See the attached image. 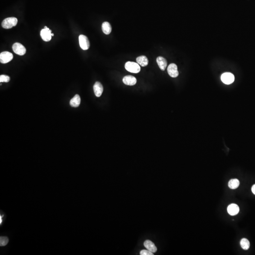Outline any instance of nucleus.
Masks as SVG:
<instances>
[{
    "instance_id": "nucleus-1",
    "label": "nucleus",
    "mask_w": 255,
    "mask_h": 255,
    "mask_svg": "<svg viewBox=\"0 0 255 255\" xmlns=\"http://www.w3.org/2000/svg\"><path fill=\"white\" fill-rule=\"evenodd\" d=\"M18 23V19L15 17H10L3 21L1 26L5 29H10L16 26Z\"/></svg>"
},
{
    "instance_id": "nucleus-2",
    "label": "nucleus",
    "mask_w": 255,
    "mask_h": 255,
    "mask_svg": "<svg viewBox=\"0 0 255 255\" xmlns=\"http://www.w3.org/2000/svg\"><path fill=\"white\" fill-rule=\"evenodd\" d=\"M125 68L127 71L134 73H138L141 71V67L139 64L134 62H127L125 63Z\"/></svg>"
},
{
    "instance_id": "nucleus-3",
    "label": "nucleus",
    "mask_w": 255,
    "mask_h": 255,
    "mask_svg": "<svg viewBox=\"0 0 255 255\" xmlns=\"http://www.w3.org/2000/svg\"><path fill=\"white\" fill-rule=\"evenodd\" d=\"M79 43L81 49L86 50L90 47V42L88 38L85 35H81L79 36Z\"/></svg>"
},
{
    "instance_id": "nucleus-4",
    "label": "nucleus",
    "mask_w": 255,
    "mask_h": 255,
    "mask_svg": "<svg viewBox=\"0 0 255 255\" xmlns=\"http://www.w3.org/2000/svg\"><path fill=\"white\" fill-rule=\"evenodd\" d=\"M12 49L14 53L19 56H23L26 53V48L22 44L16 42L13 44Z\"/></svg>"
},
{
    "instance_id": "nucleus-5",
    "label": "nucleus",
    "mask_w": 255,
    "mask_h": 255,
    "mask_svg": "<svg viewBox=\"0 0 255 255\" xmlns=\"http://www.w3.org/2000/svg\"><path fill=\"white\" fill-rule=\"evenodd\" d=\"M234 76L229 72H226L223 74L221 76L222 82L226 85L232 84L234 81Z\"/></svg>"
},
{
    "instance_id": "nucleus-6",
    "label": "nucleus",
    "mask_w": 255,
    "mask_h": 255,
    "mask_svg": "<svg viewBox=\"0 0 255 255\" xmlns=\"http://www.w3.org/2000/svg\"><path fill=\"white\" fill-rule=\"evenodd\" d=\"M13 54L9 52H2L0 54V62L1 63H8L13 59Z\"/></svg>"
},
{
    "instance_id": "nucleus-7",
    "label": "nucleus",
    "mask_w": 255,
    "mask_h": 255,
    "mask_svg": "<svg viewBox=\"0 0 255 255\" xmlns=\"http://www.w3.org/2000/svg\"><path fill=\"white\" fill-rule=\"evenodd\" d=\"M168 73L171 77H176L179 75V72L176 65L174 63H171L169 65L167 68Z\"/></svg>"
},
{
    "instance_id": "nucleus-8",
    "label": "nucleus",
    "mask_w": 255,
    "mask_h": 255,
    "mask_svg": "<svg viewBox=\"0 0 255 255\" xmlns=\"http://www.w3.org/2000/svg\"><path fill=\"white\" fill-rule=\"evenodd\" d=\"M52 30H47L45 28L42 29L40 32V35L42 40L45 42L50 41L52 39Z\"/></svg>"
},
{
    "instance_id": "nucleus-9",
    "label": "nucleus",
    "mask_w": 255,
    "mask_h": 255,
    "mask_svg": "<svg viewBox=\"0 0 255 255\" xmlns=\"http://www.w3.org/2000/svg\"><path fill=\"white\" fill-rule=\"evenodd\" d=\"M93 88L95 96L97 97H100L103 92L104 90L103 86L102 84L100 82L97 81L94 85Z\"/></svg>"
},
{
    "instance_id": "nucleus-10",
    "label": "nucleus",
    "mask_w": 255,
    "mask_h": 255,
    "mask_svg": "<svg viewBox=\"0 0 255 255\" xmlns=\"http://www.w3.org/2000/svg\"><path fill=\"white\" fill-rule=\"evenodd\" d=\"M123 81L124 84H125V85L128 86H134L137 83V79L133 76L129 75V76H125L123 78Z\"/></svg>"
},
{
    "instance_id": "nucleus-11",
    "label": "nucleus",
    "mask_w": 255,
    "mask_h": 255,
    "mask_svg": "<svg viewBox=\"0 0 255 255\" xmlns=\"http://www.w3.org/2000/svg\"><path fill=\"white\" fill-rule=\"evenodd\" d=\"M240 208L238 205L235 204H232L227 208V212L231 215H235L238 214Z\"/></svg>"
},
{
    "instance_id": "nucleus-12",
    "label": "nucleus",
    "mask_w": 255,
    "mask_h": 255,
    "mask_svg": "<svg viewBox=\"0 0 255 255\" xmlns=\"http://www.w3.org/2000/svg\"><path fill=\"white\" fill-rule=\"evenodd\" d=\"M156 62L160 69L165 71L167 65V62L165 58L161 56H159L156 59Z\"/></svg>"
},
{
    "instance_id": "nucleus-13",
    "label": "nucleus",
    "mask_w": 255,
    "mask_h": 255,
    "mask_svg": "<svg viewBox=\"0 0 255 255\" xmlns=\"http://www.w3.org/2000/svg\"><path fill=\"white\" fill-rule=\"evenodd\" d=\"M144 245L146 249L152 252L155 253L157 251V248L155 246V244L149 240H147L144 243Z\"/></svg>"
},
{
    "instance_id": "nucleus-14",
    "label": "nucleus",
    "mask_w": 255,
    "mask_h": 255,
    "mask_svg": "<svg viewBox=\"0 0 255 255\" xmlns=\"http://www.w3.org/2000/svg\"><path fill=\"white\" fill-rule=\"evenodd\" d=\"M80 102L81 99L80 95H76L70 101V105L72 107H79L80 105Z\"/></svg>"
},
{
    "instance_id": "nucleus-15",
    "label": "nucleus",
    "mask_w": 255,
    "mask_h": 255,
    "mask_svg": "<svg viewBox=\"0 0 255 255\" xmlns=\"http://www.w3.org/2000/svg\"><path fill=\"white\" fill-rule=\"evenodd\" d=\"M136 61L137 63L142 67L147 66L148 64V60L146 56H141L138 57Z\"/></svg>"
},
{
    "instance_id": "nucleus-16",
    "label": "nucleus",
    "mask_w": 255,
    "mask_h": 255,
    "mask_svg": "<svg viewBox=\"0 0 255 255\" xmlns=\"http://www.w3.org/2000/svg\"><path fill=\"white\" fill-rule=\"evenodd\" d=\"M102 28L104 33L106 35H109L112 31V27L108 22H104L102 24Z\"/></svg>"
},
{
    "instance_id": "nucleus-17",
    "label": "nucleus",
    "mask_w": 255,
    "mask_h": 255,
    "mask_svg": "<svg viewBox=\"0 0 255 255\" xmlns=\"http://www.w3.org/2000/svg\"><path fill=\"white\" fill-rule=\"evenodd\" d=\"M239 185H240V182L237 179L231 180L228 183V186L231 189H236L238 188Z\"/></svg>"
},
{
    "instance_id": "nucleus-18",
    "label": "nucleus",
    "mask_w": 255,
    "mask_h": 255,
    "mask_svg": "<svg viewBox=\"0 0 255 255\" xmlns=\"http://www.w3.org/2000/svg\"><path fill=\"white\" fill-rule=\"evenodd\" d=\"M241 247L244 250H247L250 247V243L249 240L246 238L241 239L240 242Z\"/></svg>"
},
{
    "instance_id": "nucleus-19",
    "label": "nucleus",
    "mask_w": 255,
    "mask_h": 255,
    "mask_svg": "<svg viewBox=\"0 0 255 255\" xmlns=\"http://www.w3.org/2000/svg\"><path fill=\"white\" fill-rule=\"evenodd\" d=\"M9 242V239L7 236H1L0 237V246H6Z\"/></svg>"
},
{
    "instance_id": "nucleus-20",
    "label": "nucleus",
    "mask_w": 255,
    "mask_h": 255,
    "mask_svg": "<svg viewBox=\"0 0 255 255\" xmlns=\"http://www.w3.org/2000/svg\"><path fill=\"white\" fill-rule=\"evenodd\" d=\"M10 80V77L7 75H1L0 76L1 82H8Z\"/></svg>"
},
{
    "instance_id": "nucleus-21",
    "label": "nucleus",
    "mask_w": 255,
    "mask_h": 255,
    "mask_svg": "<svg viewBox=\"0 0 255 255\" xmlns=\"http://www.w3.org/2000/svg\"><path fill=\"white\" fill-rule=\"evenodd\" d=\"M5 214L3 212H1V215H0V224L1 226L3 225V223H4V220L6 219V216Z\"/></svg>"
},
{
    "instance_id": "nucleus-22",
    "label": "nucleus",
    "mask_w": 255,
    "mask_h": 255,
    "mask_svg": "<svg viewBox=\"0 0 255 255\" xmlns=\"http://www.w3.org/2000/svg\"><path fill=\"white\" fill-rule=\"evenodd\" d=\"M154 253L152 252L151 251L149 250H142L140 252V254L141 255H153Z\"/></svg>"
},
{
    "instance_id": "nucleus-23",
    "label": "nucleus",
    "mask_w": 255,
    "mask_h": 255,
    "mask_svg": "<svg viewBox=\"0 0 255 255\" xmlns=\"http://www.w3.org/2000/svg\"><path fill=\"white\" fill-rule=\"evenodd\" d=\"M251 190H252L253 193L255 195V184H254V185H253L252 188H251Z\"/></svg>"
},
{
    "instance_id": "nucleus-24",
    "label": "nucleus",
    "mask_w": 255,
    "mask_h": 255,
    "mask_svg": "<svg viewBox=\"0 0 255 255\" xmlns=\"http://www.w3.org/2000/svg\"><path fill=\"white\" fill-rule=\"evenodd\" d=\"M51 35H52V36H54V34H53V33L51 34Z\"/></svg>"
},
{
    "instance_id": "nucleus-25",
    "label": "nucleus",
    "mask_w": 255,
    "mask_h": 255,
    "mask_svg": "<svg viewBox=\"0 0 255 255\" xmlns=\"http://www.w3.org/2000/svg\"><path fill=\"white\" fill-rule=\"evenodd\" d=\"M47 27H46V26H45V27H44V28H47Z\"/></svg>"
}]
</instances>
